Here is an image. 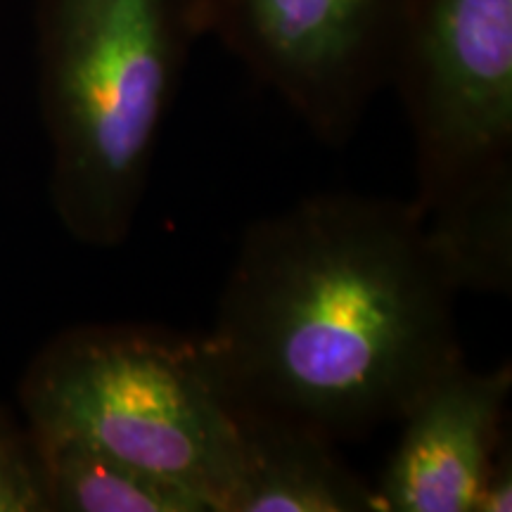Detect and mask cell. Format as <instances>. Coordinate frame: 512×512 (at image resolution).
<instances>
[{
  "mask_svg": "<svg viewBox=\"0 0 512 512\" xmlns=\"http://www.w3.org/2000/svg\"><path fill=\"white\" fill-rule=\"evenodd\" d=\"M458 294L415 200L320 192L245 230L204 342L235 403L356 439L463 361Z\"/></svg>",
  "mask_w": 512,
  "mask_h": 512,
  "instance_id": "cell-1",
  "label": "cell"
},
{
  "mask_svg": "<svg viewBox=\"0 0 512 512\" xmlns=\"http://www.w3.org/2000/svg\"><path fill=\"white\" fill-rule=\"evenodd\" d=\"M200 36L202 0H41L50 192L76 240L114 247L131 235L166 110Z\"/></svg>",
  "mask_w": 512,
  "mask_h": 512,
  "instance_id": "cell-2",
  "label": "cell"
},
{
  "mask_svg": "<svg viewBox=\"0 0 512 512\" xmlns=\"http://www.w3.org/2000/svg\"><path fill=\"white\" fill-rule=\"evenodd\" d=\"M19 401L31 434L83 441L221 512L235 420L204 335L147 323L69 328L29 363Z\"/></svg>",
  "mask_w": 512,
  "mask_h": 512,
  "instance_id": "cell-3",
  "label": "cell"
},
{
  "mask_svg": "<svg viewBox=\"0 0 512 512\" xmlns=\"http://www.w3.org/2000/svg\"><path fill=\"white\" fill-rule=\"evenodd\" d=\"M439 235L512 221V0H408L392 81Z\"/></svg>",
  "mask_w": 512,
  "mask_h": 512,
  "instance_id": "cell-4",
  "label": "cell"
},
{
  "mask_svg": "<svg viewBox=\"0 0 512 512\" xmlns=\"http://www.w3.org/2000/svg\"><path fill=\"white\" fill-rule=\"evenodd\" d=\"M408 0H202L216 36L328 145L392 81Z\"/></svg>",
  "mask_w": 512,
  "mask_h": 512,
  "instance_id": "cell-5",
  "label": "cell"
},
{
  "mask_svg": "<svg viewBox=\"0 0 512 512\" xmlns=\"http://www.w3.org/2000/svg\"><path fill=\"white\" fill-rule=\"evenodd\" d=\"M510 363L444 370L399 422L403 430L375 486L380 512H475L482 482L503 446Z\"/></svg>",
  "mask_w": 512,
  "mask_h": 512,
  "instance_id": "cell-6",
  "label": "cell"
},
{
  "mask_svg": "<svg viewBox=\"0 0 512 512\" xmlns=\"http://www.w3.org/2000/svg\"><path fill=\"white\" fill-rule=\"evenodd\" d=\"M235 453L221 512H380L375 486L337 453V441L230 399Z\"/></svg>",
  "mask_w": 512,
  "mask_h": 512,
  "instance_id": "cell-7",
  "label": "cell"
},
{
  "mask_svg": "<svg viewBox=\"0 0 512 512\" xmlns=\"http://www.w3.org/2000/svg\"><path fill=\"white\" fill-rule=\"evenodd\" d=\"M31 439L41 463L48 510L209 512V505L188 486L83 441L38 434Z\"/></svg>",
  "mask_w": 512,
  "mask_h": 512,
  "instance_id": "cell-8",
  "label": "cell"
},
{
  "mask_svg": "<svg viewBox=\"0 0 512 512\" xmlns=\"http://www.w3.org/2000/svg\"><path fill=\"white\" fill-rule=\"evenodd\" d=\"M46 510V484L34 439L0 411V512Z\"/></svg>",
  "mask_w": 512,
  "mask_h": 512,
  "instance_id": "cell-9",
  "label": "cell"
},
{
  "mask_svg": "<svg viewBox=\"0 0 512 512\" xmlns=\"http://www.w3.org/2000/svg\"><path fill=\"white\" fill-rule=\"evenodd\" d=\"M512 510V458L510 448L501 446L494 463L486 472L479 489L475 512H508Z\"/></svg>",
  "mask_w": 512,
  "mask_h": 512,
  "instance_id": "cell-10",
  "label": "cell"
}]
</instances>
